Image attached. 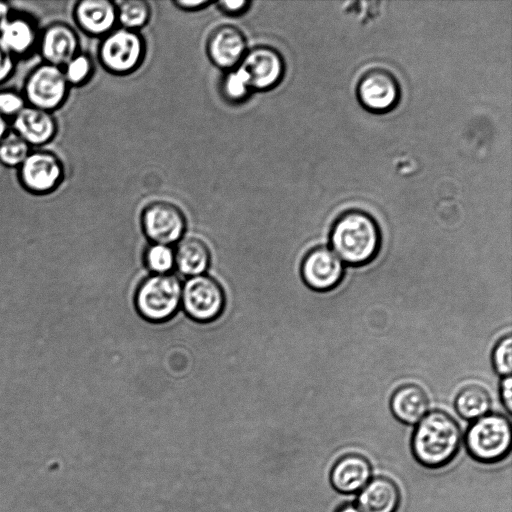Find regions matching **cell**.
<instances>
[{
    "mask_svg": "<svg viewBox=\"0 0 512 512\" xmlns=\"http://www.w3.org/2000/svg\"><path fill=\"white\" fill-rule=\"evenodd\" d=\"M390 407L399 421L417 424L427 414L428 398L420 387L408 384L394 392Z\"/></svg>",
    "mask_w": 512,
    "mask_h": 512,
    "instance_id": "cell-20",
    "label": "cell"
},
{
    "mask_svg": "<svg viewBox=\"0 0 512 512\" xmlns=\"http://www.w3.org/2000/svg\"><path fill=\"white\" fill-rule=\"evenodd\" d=\"M71 89L61 67L41 61L26 74L21 92L27 105L55 113L65 105Z\"/></svg>",
    "mask_w": 512,
    "mask_h": 512,
    "instance_id": "cell-4",
    "label": "cell"
},
{
    "mask_svg": "<svg viewBox=\"0 0 512 512\" xmlns=\"http://www.w3.org/2000/svg\"><path fill=\"white\" fill-rule=\"evenodd\" d=\"M239 65L247 72L252 91L262 92L275 88L285 74L283 56L275 48L266 45L248 49Z\"/></svg>",
    "mask_w": 512,
    "mask_h": 512,
    "instance_id": "cell-12",
    "label": "cell"
},
{
    "mask_svg": "<svg viewBox=\"0 0 512 512\" xmlns=\"http://www.w3.org/2000/svg\"><path fill=\"white\" fill-rule=\"evenodd\" d=\"M181 298L182 287L176 276L156 274L141 283L136 294V306L146 319L164 321L175 313Z\"/></svg>",
    "mask_w": 512,
    "mask_h": 512,
    "instance_id": "cell-7",
    "label": "cell"
},
{
    "mask_svg": "<svg viewBox=\"0 0 512 512\" xmlns=\"http://www.w3.org/2000/svg\"><path fill=\"white\" fill-rule=\"evenodd\" d=\"M512 338L503 337L495 346L492 363L495 371L502 376H511L512 371Z\"/></svg>",
    "mask_w": 512,
    "mask_h": 512,
    "instance_id": "cell-29",
    "label": "cell"
},
{
    "mask_svg": "<svg viewBox=\"0 0 512 512\" xmlns=\"http://www.w3.org/2000/svg\"><path fill=\"white\" fill-rule=\"evenodd\" d=\"M356 97L364 110L373 114H386L398 106L401 86L392 72L382 67H374L359 78Z\"/></svg>",
    "mask_w": 512,
    "mask_h": 512,
    "instance_id": "cell-8",
    "label": "cell"
},
{
    "mask_svg": "<svg viewBox=\"0 0 512 512\" xmlns=\"http://www.w3.org/2000/svg\"><path fill=\"white\" fill-rule=\"evenodd\" d=\"M21 188L35 196L49 195L63 184L66 170L61 157L48 148H34L16 169Z\"/></svg>",
    "mask_w": 512,
    "mask_h": 512,
    "instance_id": "cell-5",
    "label": "cell"
},
{
    "mask_svg": "<svg viewBox=\"0 0 512 512\" xmlns=\"http://www.w3.org/2000/svg\"><path fill=\"white\" fill-rule=\"evenodd\" d=\"M66 81L73 87L87 84L94 74V62L86 52H79L62 67Z\"/></svg>",
    "mask_w": 512,
    "mask_h": 512,
    "instance_id": "cell-26",
    "label": "cell"
},
{
    "mask_svg": "<svg viewBox=\"0 0 512 512\" xmlns=\"http://www.w3.org/2000/svg\"><path fill=\"white\" fill-rule=\"evenodd\" d=\"M173 4L183 11L194 12L205 8L211 2L207 0H176L173 1Z\"/></svg>",
    "mask_w": 512,
    "mask_h": 512,
    "instance_id": "cell-33",
    "label": "cell"
},
{
    "mask_svg": "<svg viewBox=\"0 0 512 512\" xmlns=\"http://www.w3.org/2000/svg\"><path fill=\"white\" fill-rule=\"evenodd\" d=\"M76 27L91 37H103L117 23V5L109 0H81L72 9Z\"/></svg>",
    "mask_w": 512,
    "mask_h": 512,
    "instance_id": "cell-17",
    "label": "cell"
},
{
    "mask_svg": "<svg viewBox=\"0 0 512 512\" xmlns=\"http://www.w3.org/2000/svg\"><path fill=\"white\" fill-rule=\"evenodd\" d=\"M400 501L395 482L380 476L370 479L360 490L356 506L360 512H397Z\"/></svg>",
    "mask_w": 512,
    "mask_h": 512,
    "instance_id": "cell-19",
    "label": "cell"
},
{
    "mask_svg": "<svg viewBox=\"0 0 512 512\" xmlns=\"http://www.w3.org/2000/svg\"><path fill=\"white\" fill-rule=\"evenodd\" d=\"M336 512H360L356 505L346 504L341 506Z\"/></svg>",
    "mask_w": 512,
    "mask_h": 512,
    "instance_id": "cell-36",
    "label": "cell"
},
{
    "mask_svg": "<svg viewBox=\"0 0 512 512\" xmlns=\"http://www.w3.org/2000/svg\"><path fill=\"white\" fill-rule=\"evenodd\" d=\"M18 61L0 45V86L7 83L16 73Z\"/></svg>",
    "mask_w": 512,
    "mask_h": 512,
    "instance_id": "cell-30",
    "label": "cell"
},
{
    "mask_svg": "<svg viewBox=\"0 0 512 512\" xmlns=\"http://www.w3.org/2000/svg\"><path fill=\"white\" fill-rule=\"evenodd\" d=\"M13 7L8 1H0V25L9 16Z\"/></svg>",
    "mask_w": 512,
    "mask_h": 512,
    "instance_id": "cell-34",
    "label": "cell"
},
{
    "mask_svg": "<svg viewBox=\"0 0 512 512\" xmlns=\"http://www.w3.org/2000/svg\"><path fill=\"white\" fill-rule=\"evenodd\" d=\"M490 406L489 394L479 386L464 388L455 399L457 413L467 420H476L486 415Z\"/></svg>",
    "mask_w": 512,
    "mask_h": 512,
    "instance_id": "cell-22",
    "label": "cell"
},
{
    "mask_svg": "<svg viewBox=\"0 0 512 512\" xmlns=\"http://www.w3.org/2000/svg\"><path fill=\"white\" fill-rule=\"evenodd\" d=\"M251 1L246 0H221L217 2L218 9L228 16H239L247 12Z\"/></svg>",
    "mask_w": 512,
    "mask_h": 512,
    "instance_id": "cell-31",
    "label": "cell"
},
{
    "mask_svg": "<svg viewBox=\"0 0 512 512\" xmlns=\"http://www.w3.org/2000/svg\"><path fill=\"white\" fill-rule=\"evenodd\" d=\"M175 262L179 271L188 276L201 275L209 265L210 253L207 245L198 238L183 240L176 250Z\"/></svg>",
    "mask_w": 512,
    "mask_h": 512,
    "instance_id": "cell-21",
    "label": "cell"
},
{
    "mask_svg": "<svg viewBox=\"0 0 512 512\" xmlns=\"http://www.w3.org/2000/svg\"><path fill=\"white\" fill-rule=\"evenodd\" d=\"M10 121L0 115V141L9 133Z\"/></svg>",
    "mask_w": 512,
    "mask_h": 512,
    "instance_id": "cell-35",
    "label": "cell"
},
{
    "mask_svg": "<svg viewBox=\"0 0 512 512\" xmlns=\"http://www.w3.org/2000/svg\"><path fill=\"white\" fill-rule=\"evenodd\" d=\"M186 222L183 212L166 201L150 203L142 213V227L155 244L168 245L181 238Z\"/></svg>",
    "mask_w": 512,
    "mask_h": 512,
    "instance_id": "cell-13",
    "label": "cell"
},
{
    "mask_svg": "<svg viewBox=\"0 0 512 512\" xmlns=\"http://www.w3.org/2000/svg\"><path fill=\"white\" fill-rule=\"evenodd\" d=\"M512 431L509 420L500 414H486L476 419L465 435L470 456L484 464L503 460L511 450Z\"/></svg>",
    "mask_w": 512,
    "mask_h": 512,
    "instance_id": "cell-3",
    "label": "cell"
},
{
    "mask_svg": "<svg viewBox=\"0 0 512 512\" xmlns=\"http://www.w3.org/2000/svg\"><path fill=\"white\" fill-rule=\"evenodd\" d=\"M10 128L34 149L45 148L55 140L59 124L55 113L27 105L10 121Z\"/></svg>",
    "mask_w": 512,
    "mask_h": 512,
    "instance_id": "cell-14",
    "label": "cell"
},
{
    "mask_svg": "<svg viewBox=\"0 0 512 512\" xmlns=\"http://www.w3.org/2000/svg\"><path fill=\"white\" fill-rule=\"evenodd\" d=\"M462 433L457 422L439 410L426 414L417 424L411 448L416 461L431 469L448 465L457 455Z\"/></svg>",
    "mask_w": 512,
    "mask_h": 512,
    "instance_id": "cell-2",
    "label": "cell"
},
{
    "mask_svg": "<svg viewBox=\"0 0 512 512\" xmlns=\"http://www.w3.org/2000/svg\"><path fill=\"white\" fill-rule=\"evenodd\" d=\"M81 51L80 36L71 24L59 20L41 28L36 54L42 62L62 68Z\"/></svg>",
    "mask_w": 512,
    "mask_h": 512,
    "instance_id": "cell-11",
    "label": "cell"
},
{
    "mask_svg": "<svg viewBox=\"0 0 512 512\" xmlns=\"http://www.w3.org/2000/svg\"><path fill=\"white\" fill-rule=\"evenodd\" d=\"M151 17V8L144 0H127L117 5V22L122 28L137 31Z\"/></svg>",
    "mask_w": 512,
    "mask_h": 512,
    "instance_id": "cell-24",
    "label": "cell"
},
{
    "mask_svg": "<svg viewBox=\"0 0 512 512\" xmlns=\"http://www.w3.org/2000/svg\"><path fill=\"white\" fill-rule=\"evenodd\" d=\"M41 28L35 15L14 9L0 25V45L18 62L37 53Z\"/></svg>",
    "mask_w": 512,
    "mask_h": 512,
    "instance_id": "cell-9",
    "label": "cell"
},
{
    "mask_svg": "<svg viewBox=\"0 0 512 512\" xmlns=\"http://www.w3.org/2000/svg\"><path fill=\"white\" fill-rule=\"evenodd\" d=\"M183 306L193 319L206 322L216 319L225 303L219 283L206 275H197L186 281L182 289Z\"/></svg>",
    "mask_w": 512,
    "mask_h": 512,
    "instance_id": "cell-10",
    "label": "cell"
},
{
    "mask_svg": "<svg viewBox=\"0 0 512 512\" xmlns=\"http://www.w3.org/2000/svg\"><path fill=\"white\" fill-rule=\"evenodd\" d=\"M247 50V40L243 32L229 24L215 28L206 43L209 60L216 67L226 71L237 67Z\"/></svg>",
    "mask_w": 512,
    "mask_h": 512,
    "instance_id": "cell-16",
    "label": "cell"
},
{
    "mask_svg": "<svg viewBox=\"0 0 512 512\" xmlns=\"http://www.w3.org/2000/svg\"><path fill=\"white\" fill-rule=\"evenodd\" d=\"M301 274L308 287L324 292L339 285L344 276V266L332 250L316 247L305 256Z\"/></svg>",
    "mask_w": 512,
    "mask_h": 512,
    "instance_id": "cell-15",
    "label": "cell"
},
{
    "mask_svg": "<svg viewBox=\"0 0 512 512\" xmlns=\"http://www.w3.org/2000/svg\"><path fill=\"white\" fill-rule=\"evenodd\" d=\"M330 243L338 258L352 266L371 262L381 246L377 221L366 211L349 209L333 223Z\"/></svg>",
    "mask_w": 512,
    "mask_h": 512,
    "instance_id": "cell-1",
    "label": "cell"
},
{
    "mask_svg": "<svg viewBox=\"0 0 512 512\" xmlns=\"http://www.w3.org/2000/svg\"><path fill=\"white\" fill-rule=\"evenodd\" d=\"M98 60L111 74L127 75L134 72L145 56V41L133 30L115 28L101 38Z\"/></svg>",
    "mask_w": 512,
    "mask_h": 512,
    "instance_id": "cell-6",
    "label": "cell"
},
{
    "mask_svg": "<svg viewBox=\"0 0 512 512\" xmlns=\"http://www.w3.org/2000/svg\"><path fill=\"white\" fill-rule=\"evenodd\" d=\"M31 147L11 130L0 141V164L9 169H17L26 159Z\"/></svg>",
    "mask_w": 512,
    "mask_h": 512,
    "instance_id": "cell-25",
    "label": "cell"
},
{
    "mask_svg": "<svg viewBox=\"0 0 512 512\" xmlns=\"http://www.w3.org/2000/svg\"><path fill=\"white\" fill-rule=\"evenodd\" d=\"M27 106L21 92L12 87L0 88V115L11 121Z\"/></svg>",
    "mask_w": 512,
    "mask_h": 512,
    "instance_id": "cell-28",
    "label": "cell"
},
{
    "mask_svg": "<svg viewBox=\"0 0 512 512\" xmlns=\"http://www.w3.org/2000/svg\"><path fill=\"white\" fill-rule=\"evenodd\" d=\"M369 461L358 454L341 457L333 466L330 481L333 488L343 494L360 491L371 479Z\"/></svg>",
    "mask_w": 512,
    "mask_h": 512,
    "instance_id": "cell-18",
    "label": "cell"
},
{
    "mask_svg": "<svg viewBox=\"0 0 512 512\" xmlns=\"http://www.w3.org/2000/svg\"><path fill=\"white\" fill-rule=\"evenodd\" d=\"M500 396L505 409L511 413L512 409V380L511 376L502 379L500 385Z\"/></svg>",
    "mask_w": 512,
    "mask_h": 512,
    "instance_id": "cell-32",
    "label": "cell"
},
{
    "mask_svg": "<svg viewBox=\"0 0 512 512\" xmlns=\"http://www.w3.org/2000/svg\"><path fill=\"white\" fill-rule=\"evenodd\" d=\"M148 268L157 274H166L174 265L175 257L168 245L154 244L145 256Z\"/></svg>",
    "mask_w": 512,
    "mask_h": 512,
    "instance_id": "cell-27",
    "label": "cell"
},
{
    "mask_svg": "<svg viewBox=\"0 0 512 512\" xmlns=\"http://www.w3.org/2000/svg\"><path fill=\"white\" fill-rule=\"evenodd\" d=\"M222 97L229 103L238 104L245 101L252 91L250 79L243 67L228 70L220 84Z\"/></svg>",
    "mask_w": 512,
    "mask_h": 512,
    "instance_id": "cell-23",
    "label": "cell"
}]
</instances>
